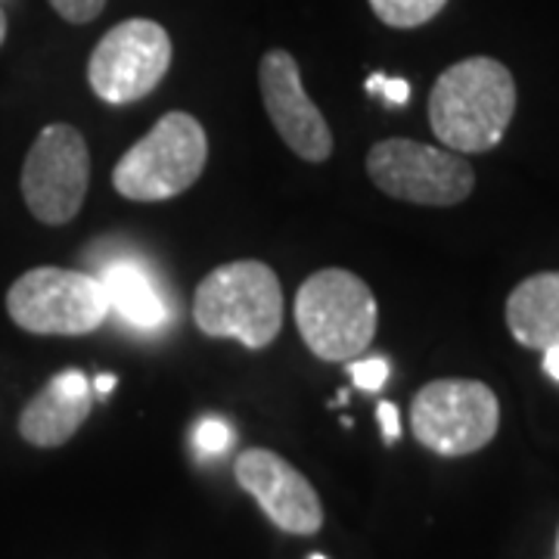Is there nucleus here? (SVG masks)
Listing matches in <instances>:
<instances>
[{
    "label": "nucleus",
    "instance_id": "obj_8",
    "mask_svg": "<svg viewBox=\"0 0 559 559\" xmlns=\"http://www.w3.org/2000/svg\"><path fill=\"white\" fill-rule=\"evenodd\" d=\"M171 66V38L153 20H124L109 28L87 60L91 91L103 103L128 106L150 97Z\"/></svg>",
    "mask_w": 559,
    "mask_h": 559
},
{
    "label": "nucleus",
    "instance_id": "obj_5",
    "mask_svg": "<svg viewBox=\"0 0 559 559\" xmlns=\"http://www.w3.org/2000/svg\"><path fill=\"white\" fill-rule=\"evenodd\" d=\"M7 314L35 336H84L109 318L100 280L66 267H32L7 293Z\"/></svg>",
    "mask_w": 559,
    "mask_h": 559
},
{
    "label": "nucleus",
    "instance_id": "obj_25",
    "mask_svg": "<svg viewBox=\"0 0 559 559\" xmlns=\"http://www.w3.org/2000/svg\"><path fill=\"white\" fill-rule=\"evenodd\" d=\"M557 554H559V535H557Z\"/></svg>",
    "mask_w": 559,
    "mask_h": 559
},
{
    "label": "nucleus",
    "instance_id": "obj_9",
    "mask_svg": "<svg viewBox=\"0 0 559 559\" xmlns=\"http://www.w3.org/2000/svg\"><path fill=\"white\" fill-rule=\"evenodd\" d=\"M91 183V153L72 124H47L22 165V200L50 227L69 224L81 212Z\"/></svg>",
    "mask_w": 559,
    "mask_h": 559
},
{
    "label": "nucleus",
    "instance_id": "obj_4",
    "mask_svg": "<svg viewBox=\"0 0 559 559\" xmlns=\"http://www.w3.org/2000/svg\"><path fill=\"white\" fill-rule=\"evenodd\" d=\"M209 162V138L197 116L165 112L116 165L112 187L131 202H162L190 190Z\"/></svg>",
    "mask_w": 559,
    "mask_h": 559
},
{
    "label": "nucleus",
    "instance_id": "obj_22",
    "mask_svg": "<svg viewBox=\"0 0 559 559\" xmlns=\"http://www.w3.org/2000/svg\"><path fill=\"white\" fill-rule=\"evenodd\" d=\"M94 389H97L100 395H109V392L116 389V377H109V373H103V377H97V380H94Z\"/></svg>",
    "mask_w": 559,
    "mask_h": 559
},
{
    "label": "nucleus",
    "instance_id": "obj_1",
    "mask_svg": "<svg viewBox=\"0 0 559 559\" xmlns=\"http://www.w3.org/2000/svg\"><path fill=\"white\" fill-rule=\"evenodd\" d=\"M516 112L513 72L491 57H469L448 66L429 94L432 134L451 153L495 150Z\"/></svg>",
    "mask_w": 559,
    "mask_h": 559
},
{
    "label": "nucleus",
    "instance_id": "obj_7",
    "mask_svg": "<svg viewBox=\"0 0 559 559\" xmlns=\"http://www.w3.org/2000/svg\"><path fill=\"white\" fill-rule=\"evenodd\" d=\"M367 175L385 197L414 205H460L476 187V171L460 153L407 138L380 140L367 153Z\"/></svg>",
    "mask_w": 559,
    "mask_h": 559
},
{
    "label": "nucleus",
    "instance_id": "obj_11",
    "mask_svg": "<svg viewBox=\"0 0 559 559\" xmlns=\"http://www.w3.org/2000/svg\"><path fill=\"white\" fill-rule=\"evenodd\" d=\"M234 476L280 532L286 535L320 532L323 507L318 491L289 460H283L267 448H249L234 463Z\"/></svg>",
    "mask_w": 559,
    "mask_h": 559
},
{
    "label": "nucleus",
    "instance_id": "obj_12",
    "mask_svg": "<svg viewBox=\"0 0 559 559\" xmlns=\"http://www.w3.org/2000/svg\"><path fill=\"white\" fill-rule=\"evenodd\" d=\"M94 385L81 370H62L25 404L20 436L35 448H60L91 417Z\"/></svg>",
    "mask_w": 559,
    "mask_h": 559
},
{
    "label": "nucleus",
    "instance_id": "obj_3",
    "mask_svg": "<svg viewBox=\"0 0 559 559\" xmlns=\"http://www.w3.org/2000/svg\"><path fill=\"white\" fill-rule=\"evenodd\" d=\"M380 305L370 286L345 271L326 267L305 280L296 296V326L320 360H355L370 348Z\"/></svg>",
    "mask_w": 559,
    "mask_h": 559
},
{
    "label": "nucleus",
    "instance_id": "obj_6",
    "mask_svg": "<svg viewBox=\"0 0 559 559\" xmlns=\"http://www.w3.org/2000/svg\"><path fill=\"white\" fill-rule=\"evenodd\" d=\"M498 395L479 380H436L411 401L414 439L441 457H466L498 436Z\"/></svg>",
    "mask_w": 559,
    "mask_h": 559
},
{
    "label": "nucleus",
    "instance_id": "obj_19",
    "mask_svg": "<svg viewBox=\"0 0 559 559\" xmlns=\"http://www.w3.org/2000/svg\"><path fill=\"white\" fill-rule=\"evenodd\" d=\"M367 91L370 94H377L380 91L385 103H392V106H404V103L411 100V84L404 79H389V75H382V72H373L370 79H367Z\"/></svg>",
    "mask_w": 559,
    "mask_h": 559
},
{
    "label": "nucleus",
    "instance_id": "obj_16",
    "mask_svg": "<svg viewBox=\"0 0 559 559\" xmlns=\"http://www.w3.org/2000/svg\"><path fill=\"white\" fill-rule=\"evenodd\" d=\"M234 426L221 417H202L193 426V448L200 457H221L234 448Z\"/></svg>",
    "mask_w": 559,
    "mask_h": 559
},
{
    "label": "nucleus",
    "instance_id": "obj_24",
    "mask_svg": "<svg viewBox=\"0 0 559 559\" xmlns=\"http://www.w3.org/2000/svg\"><path fill=\"white\" fill-rule=\"evenodd\" d=\"M311 559H326V557H320V554H314V557H311Z\"/></svg>",
    "mask_w": 559,
    "mask_h": 559
},
{
    "label": "nucleus",
    "instance_id": "obj_18",
    "mask_svg": "<svg viewBox=\"0 0 559 559\" xmlns=\"http://www.w3.org/2000/svg\"><path fill=\"white\" fill-rule=\"evenodd\" d=\"M50 7L72 25H87L106 10V0H50Z\"/></svg>",
    "mask_w": 559,
    "mask_h": 559
},
{
    "label": "nucleus",
    "instance_id": "obj_15",
    "mask_svg": "<svg viewBox=\"0 0 559 559\" xmlns=\"http://www.w3.org/2000/svg\"><path fill=\"white\" fill-rule=\"evenodd\" d=\"M448 0H370V10L389 28H419L444 10Z\"/></svg>",
    "mask_w": 559,
    "mask_h": 559
},
{
    "label": "nucleus",
    "instance_id": "obj_23",
    "mask_svg": "<svg viewBox=\"0 0 559 559\" xmlns=\"http://www.w3.org/2000/svg\"><path fill=\"white\" fill-rule=\"evenodd\" d=\"M7 40V13L0 10V44Z\"/></svg>",
    "mask_w": 559,
    "mask_h": 559
},
{
    "label": "nucleus",
    "instance_id": "obj_10",
    "mask_svg": "<svg viewBox=\"0 0 559 559\" xmlns=\"http://www.w3.org/2000/svg\"><path fill=\"white\" fill-rule=\"evenodd\" d=\"M261 100L280 140L305 162L333 156V134L301 84L299 62L286 50H267L259 62Z\"/></svg>",
    "mask_w": 559,
    "mask_h": 559
},
{
    "label": "nucleus",
    "instance_id": "obj_21",
    "mask_svg": "<svg viewBox=\"0 0 559 559\" xmlns=\"http://www.w3.org/2000/svg\"><path fill=\"white\" fill-rule=\"evenodd\" d=\"M544 370H547L550 380L559 382V348H547L544 352Z\"/></svg>",
    "mask_w": 559,
    "mask_h": 559
},
{
    "label": "nucleus",
    "instance_id": "obj_14",
    "mask_svg": "<svg viewBox=\"0 0 559 559\" xmlns=\"http://www.w3.org/2000/svg\"><path fill=\"white\" fill-rule=\"evenodd\" d=\"M510 336L535 352L559 348V271L525 277L507 299Z\"/></svg>",
    "mask_w": 559,
    "mask_h": 559
},
{
    "label": "nucleus",
    "instance_id": "obj_13",
    "mask_svg": "<svg viewBox=\"0 0 559 559\" xmlns=\"http://www.w3.org/2000/svg\"><path fill=\"white\" fill-rule=\"evenodd\" d=\"M109 314H119L134 330H162L171 320L168 296L156 274L138 259H109L97 267Z\"/></svg>",
    "mask_w": 559,
    "mask_h": 559
},
{
    "label": "nucleus",
    "instance_id": "obj_2",
    "mask_svg": "<svg viewBox=\"0 0 559 559\" xmlns=\"http://www.w3.org/2000/svg\"><path fill=\"white\" fill-rule=\"evenodd\" d=\"M193 320L212 340H237L267 348L283 326V286L271 264L227 261L205 274L193 296Z\"/></svg>",
    "mask_w": 559,
    "mask_h": 559
},
{
    "label": "nucleus",
    "instance_id": "obj_17",
    "mask_svg": "<svg viewBox=\"0 0 559 559\" xmlns=\"http://www.w3.org/2000/svg\"><path fill=\"white\" fill-rule=\"evenodd\" d=\"M348 377L355 380L358 389L364 392H380L385 380H389V360L385 358H367L348 364Z\"/></svg>",
    "mask_w": 559,
    "mask_h": 559
},
{
    "label": "nucleus",
    "instance_id": "obj_20",
    "mask_svg": "<svg viewBox=\"0 0 559 559\" xmlns=\"http://www.w3.org/2000/svg\"><path fill=\"white\" fill-rule=\"evenodd\" d=\"M377 419H380L382 436H385V441L399 439V436H401V419H399V407H395L392 401H380V407H377Z\"/></svg>",
    "mask_w": 559,
    "mask_h": 559
}]
</instances>
